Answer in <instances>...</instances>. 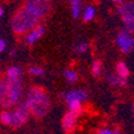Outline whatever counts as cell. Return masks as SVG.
<instances>
[{"label": "cell", "mask_w": 134, "mask_h": 134, "mask_svg": "<svg viewBox=\"0 0 134 134\" xmlns=\"http://www.w3.org/2000/svg\"><path fill=\"white\" fill-rule=\"evenodd\" d=\"M23 96L22 80H12L5 77L0 80V108L10 109L21 102Z\"/></svg>", "instance_id": "6da1fadb"}, {"label": "cell", "mask_w": 134, "mask_h": 134, "mask_svg": "<svg viewBox=\"0 0 134 134\" xmlns=\"http://www.w3.org/2000/svg\"><path fill=\"white\" fill-rule=\"evenodd\" d=\"M25 102L28 103L30 112L36 119H44L51 109V100L41 87H33L29 90Z\"/></svg>", "instance_id": "7a4b0ae2"}, {"label": "cell", "mask_w": 134, "mask_h": 134, "mask_svg": "<svg viewBox=\"0 0 134 134\" xmlns=\"http://www.w3.org/2000/svg\"><path fill=\"white\" fill-rule=\"evenodd\" d=\"M39 22H40V19L29 13L24 7H22L12 17L11 27L16 34H24L27 31L31 30L33 28H35L39 24Z\"/></svg>", "instance_id": "3957f363"}, {"label": "cell", "mask_w": 134, "mask_h": 134, "mask_svg": "<svg viewBox=\"0 0 134 134\" xmlns=\"http://www.w3.org/2000/svg\"><path fill=\"white\" fill-rule=\"evenodd\" d=\"M29 115H30V109H29L28 103L23 100L17 104V108L15 111L11 112V122H10V127L12 128H19L28 121Z\"/></svg>", "instance_id": "277c9868"}, {"label": "cell", "mask_w": 134, "mask_h": 134, "mask_svg": "<svg viewBox=\"0 0 134 134\" xmlns=\"http://www.w3.org/2000/svg\"><path fill=\"white\" fill-rule=\"evenodd\" d=\"M23 7L36 18L41 19L50 12L51 3L50 0H27Z\"/></svg>", "instance_id": "5b68a950"}, {"label": "cell", "mask_w": 134, "mask_h": 134, "mask_svg": "<svg viewBox=\"0 0 134 134\" xmlns=\"http://www.w3.org/2000/svg\"><path fill=\"white\" fill-rule=\"evenodd\" d=\"M119 12L122 21L125 22L126 30L133 33L134 30V5L133 3L121 4L119 6Z\"/></svg>", "instance_id": "8992f818"}, {"label": "cell", "mask_w": 134, "mask_h": 134, "mask_svg": "<svg viewBox=\"0 0 134 134\" xmlns=\"http://www.w3.org/2000/svg\"><path fill=\"white\" fill-rule=\"evenodd\" d=\"M131 34L132 33H129V31L123 30L117 35V39H116V42H117L119 47L121 48L122 52H125V53L132 52V50H133V47H134V41Z\"/></svg>", "instance_id": "52a82bcc"}, {"label": "cell", "mask_w": 134, "mask_h": 134, "mask_svg": "<svg viewBox=\"0 0 134 134\" xmlns=\"http://www.w3.org/2000/svg\"><path fill=\"white\" fill-rule=\"evenodd\" d=\"M79 115H80V114L70 111V110L64 115L63 121H62V127H63V129H64V132L69 133V132H71L72 129H74L75 123H76V119H77Z\"/></svg>", "instance_id": "ba28073f"}, {"label": "cell", "mask_w": 134, "mask_h": 134, "mask_svg": "<svg viewBox=\"0 0 134 134\" xmlns=\"http://www.w3.org/2000/svg\"><path fill=\"white\" fill-rule=\"evenodd\" d=\"M44 33H45V27L37 24L35 28H33L31 30H29V34L27 35V39H25L27 44L28 45L35 44V42H36V41L39 40L42 35H44Z\"/></svg>", "instance_id": "9c48e42d"}, {"label": "cell", "mask_w": 134, "mask_h": 134, "mask_svg": "<svg viewBox=\"0 0 134 134\" xmlns=\"http://www.w3.org/2000/svg\"><path fill=\"white\" fill-rule=\"evenodd\" d=\"M88 98V94L85 90H76V91H71L68 92L65 94V100L66 103L72 102V100H77V102H83Z\"/></svg>", "instance_id": "30bf717a"}, {"label": "cell", "mask_w": 134, "mask_h": 134, "mask_svg": "<svg viewBox=\"0 0 134 134\" xmlns=\"http://www.w3.org/2000/svg\"><path fill=\"white\" fill-rule=\"evenodd\" d=\"M108 81L114 86H119V87H123L127 85V80L125 77L120 76L119 74H109L108 75Z\"/></svg>", "instance_id": "8fae6325"}, {"label": "cell", "mask_w": 134, "mask_h": 134, "mask_svg": "<svg viewBox=\"0 0 134 134\" xmlns=\"http://www.w3.org/2000/svg\"><path fill=\"white\" fill-rule=\"evenodd\" d=\"M23 76L22 69L18 66H11L7 69V77L12 79V80H19Z\"/></svg>", "instance_id": "7c38bea8"}, {"label": "cell", "mask_w": 134, "mask_h": 134, "mask_svg": "<svg viewBox=\"0 0 134 134\" xmlns=\"http://www.w3.org/2000/svg\"><path fill=\"white\" fill-rule=\"evenodd\" d=\"M116 71H117V74H119L120 76H122V77H125V79H127L128 76H129V70H128L127 65H126L123 62L117 63V65H116Z\"/></svg>", "instance_id": "4fadbf2b"}, {"label": "cell", "mask_w": 134, "mask_h": 134, "mask_svg": "<svg viewBox=\"0 0 134 134\" xmlns=\"http://www.w3.org/2000/svg\"><path fill=\"white\" fill-rule=\"evenodd\" d=\"M80 11H81V3L80 0H71V12L72 17L77 18L80 16Z\"/></svg>", "instance_id": "5bb4252c"}, {"label": "cell", "mask_w": 134, "mask_h": 134, "mask_svg": "<svg viewBox=\"0 0 134 134\" xmlns=\"http://www.w3.org/2000/svg\"><path fill=\"white\" fill-rule=\"evenodd\" d=\"M102 71H103V64L100 60H96L92 65V74H93V76L98 77L102 75Z\"/></svg>", "instance_id": "9a60e30c"}, {"label": "cell", "mask_w": 134, "mask_h": 134, "mask_svg": "<svg viewBox=\"0 0 134 134\" xmlns=\"http://www.w3.org/2000/svg\"><path fill=\"white\" fill-rule=\"evenodd\" d=\"M94 15H96L94 7H92V6L86 7V10H85V12H83V21L85 22H90L91 19H93Z\"/></svg>", "instance_id": "2e32d148"}, {"label": "cell", "mask_w": 134, "mask_h": 134, "mask_svg": "<svg viewBox=\"0 0 134 134\" xmlns=\"http://www.w3.org/2000/svg\"><path fill=\"white\" fill-rule=\"evenodd\" d=\"M68 106L70 111H74V112H77L80 114L82 110V105H81V102H77V100H72V102H69Z\"/></svg>", "instance_id": "e0dca14e"}, {"label": "cell", "mask_w": 134, "mask_h": 134, "mask_svg": "<svg viewBox=\"0 0 134 134\" xmlns=\"http://www.w3.org/2000/svg\"><path fill=\"white\" fill-rule=\"evenodd\" d=\"M0 122L5 126H10L11 122V112L10 111H3L0 114Z\"/></svg>", "instance_id": "ac0fdd59"}, {"label": "cell", "mask_w": 134, "mask_h": 134, "mask_svg": "<svg viewBox=\"0 0 134 134\" xmlns=\"http://www.w3.org/2000/svg\"><path fill=\"white\" fill-rule=\"evenodd\" d=\"M64 76H65L66 81L68 82H76V80H77V75H76V72H74L72 70H65V72H64Z\"/></svg>", "instance_id": "d6986e66"}, {"label": "cell", "mask_w": 134, "mask_h": 134, "mask_svg": "<svg viewBox=\"0 0 134 134\" xmlns=\"http://www.w3.org/2000/svg\"><path fill=\"white\" fill-rule=\"evenodd\" d=\"M29 74L34 75V76H42L45 74V71H44V69L39 68V66H31L29 69Z\"/></svg>", "instance_id": "ffe728a7"}, {"label": "cell", "mask_w": 134, "mask_h": 134, "mask_svg": "<svg viewBox=\"0 0 134 134\" xmlns=\"http://www.w3.org/2000/svg\"><path fill=\"white\" fill-rule=\"evenodd\" d=\"M88 44H80L76 46V52L77 53H85L86 51L88 50Z\"/></svg>", "instance_id": "44dd1931"}, {"label": "cell", "mask_w": 134, "mask_h": 134, "mask_svg": "<svg viewBox=\"0 0 134 134\" xmlns=\"http://www.w3.org/2000/svg\"><path fill=\"white\" fill-rule=\"evenodd\" d=\"M5 48H6V42H5V40L0 39V52H3Z\"/></svg>", "instance_id": "7402d4cb"}, {"label": "cell", "mask_w": 134, "mask_h": 134, "mask_svg": "<svg viewBox=\"0 0 134 134\" xmlns=\"http://www.w3.org/2000/svg\"><path fill=\"white\" fill-rule=\"evenodd\" d=\"M100 134H111L112 131H110V129H102V131H99Z\"/></svg>", "instance_id": "603a6c76"}, {"label": "cell", "mask_w": 134, "mask_h": 134, "mask_svg": "<svg viewBox=\"0 0 134 134\" xmlns=\"http://www.w3.org/2000/svg\"><path fill=\"white\" fill-rule=\"evenodd\" d=\"M3 13H4V11H3V9H1V7H0V17H1V16H3Z\"/></svg>", "instance_id": "cb8c5ba5"}, {"label": "cell", "mask_w": 134, "mask_h": 134, "mask_svg": "<svg viewBox=\"0 0 134 134\" xmlns=\"http://www.w3.org/2000/svg\"><path fill=\"white\" fill-rule=\"evenodd\" d=\"M112 1H115V3H122V0H112Z\"/></svg>", "instance_id": "d4e9b609"}]
</instances>
